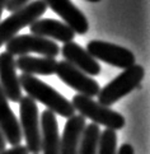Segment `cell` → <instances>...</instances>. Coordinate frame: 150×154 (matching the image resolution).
Here are the masks:
<instances>
[{
	"instance_id": "3957f363",
	"label": "cell",
	"mask_w": 150,
	"mask_h": 154,
	"mask_svg": "<svg viewBox=\"0 0 150 154\" xmlns=\"http://www.w3.org/2000/svg\"><path fill=\"white\" fill-rule=\"evenodd\" d=\"M144 74L145 73H144L142 66L136 64L125 69L121 74H118L113 80H111L99 91L98 103L107 107L115 104L118 100L124 98L140 85Z\"/></svg>"
},
{
	"instance_id": "603a6c76",
	"label": "cell",
	"mask_w": 150,
	"mask_h": 154,
	"mask_svg": "<svg viewBox=\"0 0 150 154\" xmlns=\"http://www.w3.org/2000/svg\"><path fill=\"white\" fill-rule=\"evenodd\" d=\"M8 0H0V18H2V14H3V10L5 9V5H7Z\"/></svg>"
},
{
	"instance_id": "6da1fadb",
	"label": "cell",
	"mask_w": 150,
	"mask_h": 154,
	"mask_svg": "<svg viewBox=\"0 0 150 154\" xmlns=\"http://www.w3.org/2000/svg\"><path fill=\"white\" fill-rule=\"evenodd\" d=\"M19 78V83L22 91L27 92V96L32 98L33 101H38L42 104H45L48 111L57 113L60 116L69 119L74 116L75 109L70 101L57 92L55 88L48 85L41 79L36 78L35 75L22 74Z\"/></svg>"
},
{
	"instance_id": "44dd1931",
	"label": "cell",
	"mask_w": 150,
	"mask_h": 154,
	"mask_svg": "<svg viewBox=\"0 0 150 154\" xmlns=\"http://www.w3.org/2000/svg\"><path fill=\"white\" fill-rule=\"evenodd\" d=\"M117 154H135V153H134V148H132V145L129 144V143H125V144H122L120 146Z\"/></svg>"
},
{
	"instance_id": "5b68a950",
	"label": "cell",
	"mask_w": 150,
	"mask_h": 154,
	"mask_svg": "<svg viewBox=\"0 0 150 154\" xmlns=\"http://www.w3.org/2000/svg\"><path fill=\"white\" fill-rule=\"evenodd\" d=\"M19 103V126L26 140L27 150L32 154L41 152V128L36 101L28 96L22 97Z\"/></svg>"
},
{
	"instance_id": "2e32d148",
	"label": "cell",
	"mask_w": 150,
	"mask_h": 154,
	"mask_svg": "<svg viewBox=\"0 0 150 154\" xmlns=\"http://www.w3.org/2000/svg\"><path fill=\"white\" fill-rule=\"evenodd\" d=\"M57 61L51 57H33L23 55L15 60L17 69L28 75H52L56 70Z\"/></svg>"
},
{
	"instance_id": "7402d4cb",
	"label": "cell",
	"mask_w": 150,
	"mask_h": 154,
	"mask_svg": "<svg viewBox=\"0 0 150 154\" xmlns=\"http://www.w3.org/2000/svg\"><path fill=\"white\" fill-rule=\"evenodd\" d=\"M7 140H5V137H4V135H3V133L0 131V152L2 150H4V149H7Z\"/></svg>"
},
{
	"instance_id": "ba28073f",
	"label": "cell",
	"mask_w": 150,
	"mask_h": 154,
	"mask_svg": "<svg viewBox=\"0 0 150 154\" xmlns=\"http://www.w3.org/2000/svg\"><path fill=\"white\" fill-rule=\"evenodd\" d=\"M55 74H57L63 83L76 91L78 94H83L92 98L98 96L99 91H101V87H99L97 80L92 79L89 75L83 73L81 70L75 68L74 65H71L66 60L57 61Z\"/></svg>"
},
{
	"instance_id": "4fadbf2b",
	"label": "cell",
	"mask_w": 150,
	"mask_h": 154,
	"mask_svg": "<svg viewBox=\"0 0 150 154\" xmlns=\"http://www.w3.org/2000/svg\"><path fill=\"white\" fill-rule=\"evenodd\" d=\"M41 128V152L42 154H60V135L56 115L43 111L40 120Z\"/></svg>"
},
{
	"instance_id": "d6986e66",
	"label": "cell",
	"mask_w": 150,
	"mask_h": 154,
	"mask_svg": "<svg viewBox=\"0 0 150 154\" xmlns=\"http://www.w3.org/2000/svg\"><path fill=\"white\" fill-rule=\"evenodd\" d=\"M29 3H31V0H8L5 8H7L8 12L14 13V12H17V10L24 8L26 5L29 4Z\"/></svg>"
},
{
	"instance_id": "8fae6325",
	"label": "cell",
	"mask_w": 150,
	"mask_h": 154,
	"mask_svg": "<svg viewBox=\"0 0 150 154\" xmlns=\"http://www.w3.org/2000/svg\"><path fill=\"white\" fill-rule=\"evenodd\" d=\"M60 50L66 61L74 65L75 68L81 70L87 75H98L101 73L102 68L99 63L93 56H90V54L87 50H84L74 41L64 43V46Z\"/></svg>"
},
{
	"instance_id": "ac0fdd59",
	"label": "cell",
	"mask_w": 150,
	"mask_h": 154,
	"mask_svg": "<svg viewBox=\"0 0 150 154\" xmlns=\"http://www.w3.org/2000/svg\"><path fill=\"white\" fill-rule=\"evenodd\" d=\"M97 154H117V134L115 130L106 129L101 131Z\"/></svg>"
},
{
	"instance_id": "8992f818",
	"label": "cell",
	"mask_w": 150,
	"mask_h": 154,
	"mask_svg": "<svg viewBox=\"0 0 150 154\" xmlns=\"http://www.w3.org/2000/svg\"><path fill=\"white\" fill-rule=\"evenodd\" d=\"M5 46H7V52L13 56L14 55L23 56L31 52H36L38 55H42L43 57L55 59L60 54V47L55 41L36 35L15 36L5 43Z\"/></svg>"
},
{
	"instance_id": "7a4b0ae2",
	"label": "cell",
	"mask_w": 150,
	"mask_h": 154,
	"mask_svg": "<svg viewBox=\"0 0 150 154\" xmlns=\"http://www.w3.org/2000/svg\"><path fill=\"white\" fill-rule=\"evenodd\" d=\"M75 111H78L84 119H89L93 124L103 125L111 130H121L125 126V117L117 111H113L107 106L93 101L90 97L75 94L70 101Z\"/></svg>"
},
{
	"instance_id": "9a60e30c",
	"label": "cell",
	"mask_w": 150,
	"mask_h": 154,
	"mask_svg": "<svg viewBox=\"0 0 150 154\" xmlns=\"http://www.w3.org/2000/svg\"><path fill=\"white\" fill-rule=\"evenodd\" d=\"M85 119L81 115H74L68 119L60 137V154H78L80 137L85 128Z\"/></svg>"
},
{
	"instance_id": "5bb4252c",
	"label": "cell",
	"mask_w": 150,
	"mask_h": 154,
	"mask_svg": "<svg viewBox=\"0 0 150 154\" xmlns=\"http://www.w3.org/2000/svg\"><path fill=\"white\" fill-rule=\"evenodd\" d=\"M0 131L3 133L5 140L9 144L19 145L23 136H22L19 121L9 106V101L5 97L4 92L0 87Z\"/></svg>"
},
{
	"instance_id": "ffe728a7",
	"label": "cell",
	"mask_w": 150,
	"mask_h": 154,
	"mask_svg": "<svg viewBox=\"0 0 150 154\" xmlns=\"http://www.w3.org/2000/svg\"><path fill=\"white\" fill-rule=\"evenodd\" d=\"M0 154H29V152L27 150V148L26 145H14L12 146L10 149H4L0 152Z\"/></svg>"
},
{
	"instance_id": "52a82bcc",
	"label": "cell",
	"mask_w": 150,
	"mask_h": 154,
	"mask_svg": "<svg viewBox=\"0 0 150 154\" xmlns=\"http://www.w3.org/2000/svg\"><path fill=\"white\" fill-rule=\"evenodd\" d=\"M87 51L96 60H101L115 68L127 69L135 64V55L127 48L111 42L93 40L87 45Z\"/></svg>"
},
{
	"instance_id": "277c9868",
	"label": "cell",
	"mask_w": 150,
	"mask_h": 154,
	"mask_svg": "<svg viewBox=\"0 0 150 154\" xmlns=\"http://www.w3.org/2000/svg\"><path fill=\"white\" fill-rule=\"evenodd\" d=\"M46 10L47 5L43 0H35L27 4L24 8L12 13L7 19L0 22V47L15 37L20 29L40 19Z\"/></svg>"
},
{
	"instance_id": "7c38bea8",
	"label": "cell",
	"mask_w": 150,
	"mask_h": 154,
	"mask_svg": "<svg viewBox=\"0 0 150 154\" xmlns=\"http://www.w3.org/2000/svg\"><path fill=\"white\" fill-rule=\"evenodd\" d=\"M29 31L32 35L52 38L60 42H70L74 40L75 32L70 28L69 26L56 19L45 18V19H37L33 23L29 24Z\"/></svg>"
},
{
	"instance_id": "30bf717a",
	"label": "cell",
	"mask_w": 150,
	"mask_h": 154,
	"mask_svg": "<svg viewBox=\"0 0 150 154\" xmlns=\"http://www.w3.org/2000/svg\"><path fill=\"white\" fill-rule=\"evenodd\" d=\"M50 9H52L65 24L69 26L75 33L85 35L89 29V23L84 14L73 4L71 0H43Z\"/></svg>"
},
{
	"instance_id": "e0dca14e",
	"label": "cell",
	"mask_w": 150,
	"mask_h": 154,
	"mask_svg": "<svg viewBox=\"0 0 150 154\" xmlns=\"http://www.w3.org/2000/svg\"><path fill=\"white\" fill-rule=\"evenodd\" d=\"M99 135H101L99 125L93 124V122L89 125H85L81 137H80L78 154H97Z\"/></svg>"
},
{
	"instance_id": "cb8c5ba5",
	"label": "cell",
	"mask_w": 150,
	"mask_h": 154,
	"mask_svg": "<svg viewBox=\"0 0 150 154\" xmlns=\"http://www.w3.org/2000/svg\"><path fill=\"white\" fill-rule=\"evenodd\" d=\"M87 2H90V3H98V2H101V0H87Z\"/></svg>"
},
{
	"instance_id": "9c48e42d",
	"label": "cell",
	"mask_w": 150,
	"mask_h": 154,
	"mask_svg": "<svg viewBox=\"0 0 150 154\" xmlns=\"http://www.w3.org/2000/svg\"><path fill=\"white\" fill-rule=\"evenodd\" d=\"M0 87L8 101L17 103L23 97L19 78L17 75L15 59L7 51L0 54Z\"/></svg>"
}]
</instances>
